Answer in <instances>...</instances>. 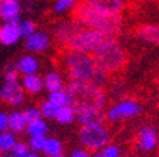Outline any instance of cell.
Listing matches in <instances>:
<instances>
[{
    "label": "cell",
    "instance_id": "obj_1",
    "mask_svg": "<svg viewBox=\"0 0 159 157\" xmlns=\"http://www.w3.org/2000/svg\"><path fill=\"white\" fill-rule=\"evenodd\" d=\"M58 62L70 79L85 81L99 86H105L109 82V76L99 68L91 54L64 48L58 57Z\"/></svg>",
    "mask_w": 159,
    "mask_h": 157
},
{
    "label": "cell",
    "instance_id": "obj_2",
    "mask_svg": "<svg viewBox=\"0 0 159 157\" xmlns=\"http://www.w3.org/2000/svg\"><path fill=\"white\" fill-rule=\"evenodd\" d=\"M66 91L70 96V105L77 113L84 111H104L109 102L105 86L85 81L70 79L66 85Z\"/></svg>",
    "mask_w": 159,
    "mask_h": 157
},
{
    "label": "cell",
    "instance_id": "obj_3",
    "mask_svg": "<svg viewBox=\"0 0 159 157\" xmlns=\"http://www.w3.org/2000/svg\"><path fill=\"white\" fill-rule=\"evenodd\" d=\"M71 19L84 28L97 30L107 37H118L124 28L122 16L102 13L84 3H80L74 9Z\"/></svg>",
    "mask_w": 159,
    "mask_h": 157
},
{
    "label": "cell",
    "instance_id": "obj_4",
    "mask_svg": "<svg viewBox=\"0 0 159 157\" xmlns=\"http://www.w3.org/2000/svg\"><path fill=\"white\" fill-rule=\"evenodd\" d=\"M93 57L108 76L118 75L128 64V52L118 37H107L94 51Z\"/></svg>",
    "mask_w": 159,
    "mask_h": 157
},
{
    "label": "cell",
    "instance_id": "obj_5",
    "mask_svg": "<svg viewBox=\"0 0 159 157\" xmlns=\"http://www.w3.org/2000/svg\"><path fill=\"white\" fill-rule=\"evenodd\" d=\"M142 112V102L135 96L126 95L107 105V108L104 109V120L109 124H119L136 119L138 116H141Z\"/></svg>",
    "mask_w": 159,
    "mask_h": 157
},
{
    "label": "cell",
    "instance_id": "obj_6",
    "mask_svg": "<svg viewBox=\"0 0 159 157\" xmlns=\"http://www.w3.org/2000/svg\"><path fill=\"white\" fill-rule=\"evenodd\" d=\"M77 140L81 147L89 150L91 153H95L107 146L109 142H112V132L107 122L81 124L77 132Z\"/></svg>",
    "mask_w": 159,
    "mask_h": 157
},
{
    "label": "cell",
    "instance_id": "obj_7",
    "mask_svg": "<svg viewBox=\"0 0 159 157\" xmlns=\"http://www.w3.org/2000/svg\"><path fill=\"white\" fill-rule=\"evenodd\" d=\"M105 38H107L105 34L99 33L97 30L81 27L78 30V33L74 36V38L71 40V43L68 44L67 48L74 50V51H80V52H87V54L93 55L94 51L101 46V43Z\"/></svg>",
    "mask_w": 159,
    "mask_h": 157
},
{
    "label": "cell",
    "instance_id": "obj_8",
    "mask_svg": "<svg viewBox=\"0 0 159 157\" xmlns=\"http://www.w3.org/2000/svg\"><path fill=\"white\" fill-rule=\"evenodd\" d=\"M159 133L152 124L145 123L139 126L134 136V149L141 154H151L158 150Z\"/></svg>",
    "mask_w": 159,
    "mask_h": 157
},
{
    "label": "cell",
    "instance_id": "obj_9",
    "mask_svg": "<svg viewBox=\"0 0 159 157\" xmlns=\"http://www.w3.org/2000/svg\"><path fill=\"white\" fill-rule=\"evenodd\" d=\"M26 92H24L21 82L19 81H3L0 82V102L9 105L11 108H19L26 101Z\"/></svg>",
    "mask_w": 159,
    "mask_h": 157
},
{
    "label": "cell",
    "instance_id": "obj_10",
    "mask_svg": "<svg viewBox=\"0 0 159 157\" xmlns=\"http://www.w3.org/2000/svg\"><path fill=\"white\" fill-rule=\"evenodd\" d=\"M81 28L80 24H77L73 19H64L58 20L53 27V38L61 48H67L71 40L74 38L78 30Z\"/></svg>",
    "mask_w": 159,
    "mask_h": 157
},
{
    "label": "cell",
    "instance_id": "obj_11",
    "mask_svg": "<svg viewBox=\"0 0 159 157\" xmlns=\"http://www.w3.org/2000/svg\"><path fill=\"white\" fill-rule=\"evenodd\" d=\"M51 44H53V37L43 30H37L36 33L24 38V48L29 54H33V55L48 51Z\"/></svg>",
    "mask_w": 159,
    "mask_h": 157
},
{
    "label": "cell",
    "instance_id": "obj_12",
    "mask_svg": "<svg viewBox=\"0 0 159 157\" xmlns=\"http://www.w3.org/2000/svg\"><path fill=\"white\" fill-rule=\"evenodd\" d=\"M134 37L148 46L159 47V24L142 23L134 28Z\"/></svg>",
    "mask_w": 159,
    "mask_h": 157
},
{
    "label": "cell",
    "instance_id": "obj_13",
    "mask_svg": "<svg viewBox=\"0 0 159 157\" xmlns=\"http://www.w3.org/2000/svg\"><path fill=\"white\" fill-rule=\"evenodd\" d=\"M81 3L93 7L98 11H102V13L118 14V16H122L126 7L125 0H81Z\"/></svg>",
    "mask_w": 159,
    "mask_h": 157
},
{
    "label": "cell",
    "instance_id": "obj_14",
    "mask_svg": "<svg viewBox=\"0 0 159 157\" xmlns=\"http://www.w3.org/2000/svg\"><path fill=\"white\" fill-rule=\"evenodd\" d=\"M21 2L20 0H3L0 2V20L3 23L21 21Z\"/></svg>",
    "mask_w": 159,
    "mask_h": 157
},
{
    "label": "cell",
    "instance_id": "obj_15",
    "mask_svg": "<svg viewBox=\"0 0 159 157\" xmlns=\"http://www.w3.org/2000/svg\"><path fill=\"white\" fill-rule=\"evenodd\" d=\"M20 82H21V86H23L26 95L39 96L41 92H44V81L39 72L31 74V75L20 76Z\"/></svg>",
    "mask_w": 159,
    "mask_h": 157
},
{
    "label": "cell",
    "instance_id": "obj_16",
    "mask_svg": "<svg viewBox=\"0 0 159 157\" xmlns=\"http://www.w3.org/2000/svg\"><path fill=\"white\" fill-rule=\"evenodd\" d=\"M16 67L20 76L31 75V74H37L40 71V61L36 55L27 52L16 61Z\"/></svg>",
    "mask_w": 159,
    "mask_h": 157
},
{
    "label": "cell",
    "instance_id": "obj_17",
    "mask_svg": "<svg viewBox=\"0 0 159 157\" xmlns=\"http://www.w3.org/2000/svg\"><path fill=\"white\" fill-rule=\"evenodd\" d=\"M21 40L19 31V24L14 23H3L0 26V44L2 46H14Z\"/></svg>",
    "mask_w": 159,
    "mask_h": 157
},
{
    "label": "cell",
    "instance_id": "obj_18",
    "mask_svg": "<svg viewBox=\"0 0 159 157\" xmlns=\"http://www.w3.org/2000/svg\"><path fill=\"white\" fill-rule=\"evenodd\" d=\"M43 81H44V91L46 92L60 91V89H64L67 85L66 76L58 71H48L43 76Z\"/></svg>",
    "mask_w": 159,
    "mask_h": 157
},
{
    "label": "cell",
    "instance_id": "obj_19",
    "mask_svg": "<svg viewBox=\"0 0 159 157\" xmlns=\"http://www.w3.org/2000/svg\"><path fill=\"white\" fill-rule=\"evenodd\" d=\"M27 120L24 118V113L21 109L13 108V111L9 112V130L16 134H21L26 132Z\"/></svg>",
    "mask_w": 159,
    "mask_h": 157
},
{
    "label": "cell",
    "instance_id": "obj_20",
    "mask_svg": "<svg viewBox=\"0 0 159 157\" xmlns=\"http://www.w3.org/2000/svg\"><path fill=\"white\" fill-rule=\"evenodd\" d=\"M77 119V112L75 109L71 106V105H66V106H61V108L57 109L56 118L54 120L58 124H63V126H68V124H73Z\"/></svg>",
    "mask_w": 159,
    "mask_h": 157
},
{
    "label": "cell",
    "instance_id": "obj_21",
    "mask_svg": "<svg viewBox=\"0 0 159 157\" xmlns=\"http://www.w3.org/2000/svg\"><path fill=\"white\" fill-rule=\"evenodd\" d=\"M81 0H54L53 3V13L57 16H63V14L73 13Z\"/></svg>",
    "mask_w": 159,
    "mask_h": 157
},
{
    "label": "cell",
    "instance_id": "obj_22",
    "mask_svg": "<svg viewBox=\"0 0 159 157\" xmlns=\"http://www.w3.org/2000/svg\"><path fill=\"white\" fill-rule=\"evenodd\" d=\"M48 130H50L48 123L43 118L27 123V128H26L27 136H47Z\"/></svg>",
    "mask_w": 159,
    "mask_h": 157
},
{
    "label": "cell",
    "instance_id": "obj_23",
    "mask_svg": "<svg viewBox=\"0 0 159 157\" xmlns=\"http://www.w3.org/2000/svg\"><path fill=\"white\" fill-rule=\"evenodd\" d=\"M75 122L81 124H88L94 122H105L104 120V111H84L77 113Z\"/></svg>",
    "mask_w": 159,
    "mask_h": 157
},
{
    "label": "cell",
    "instance_id": "obj_24",
    "mask_svg": "<svg viewBox=\"0 0 159 157\" xmlns=\"http://www.w3.org/2000/svg\"><path fill=\"white\" fill-rule=\"evenodd\" d=\"M46 99L53 103L56 108H61V106H66V105H70V96L67 94L66 88L60 89V91H53V92H47Z\"/></svg>",
    "mask_w": 159,
    "mask_h": 157
},
{
    "label": "cell",
    "instance_id": "obj_25",
    "mask_svg": "<svg viewBox=\"0 0 159 157\" xmlns=\"http://www.w3.org/2000/svg\"><path fill=\"white\" fill-rule=\"evenodd\" d=\"M64 151V143L61 139L58 137H47L46 144H44V149H43V154L46 157L50 156H54V154H58V153H63Z\"/></svg>",
    "mask_w": 159,
    "mask_h": 157
},
{
    "label": "cell",
    "instance_id": "obj_26",
    "mask_svg": "<svg viewBox=\"0 0 159 157\" xmlns=\"http://www.w3.org/2000/svg\"><path fill=\"white\" fill-rule=\"evenodd\" d=\"M17 142V134L11 130H6L0 133V154L10 153Z\"/></svg>",
    "mask_w": 159,
    "mask_h": 157
},
{
    "label": "cell",
    "instance_id": "obj_27",
    "mask_svg": "<svg viewBox=\"0 0 159 157\" xmlns=\"http://www.w3.org/2000/svg\"><path fill=\"white\" fill-rule=\"evenodd\" d=\"M2 79L3 81H19L20 79L16 61H7L3 65V68H2Z\"/></svg>",
    "mask_w": 159,
    "mask_h": 157
},
{
    "label": "cell",
    "instance_id": "obj_28",
    "mask_svg": "<svg viewBox=\"0 0 159 157\" xmlns=\"http://www.w3.org/2000/svg\"><path fill=\"white\" fill-rule=\"evenodd\" d=\"M107 94H108V98L112 99V101H116L119 98H124L126 96V86L124 85L122 82H109V86L107 89Z\"/></svg>",
    "mask_w": 159,
    "mask_h": 157
},
{
    "label": "cell",
    "instance_id": "obj_29",
    "mask_svg": "<svg viewBox=\"0 0 159 157\" xmlns=\"http://www.w3.org/2000/svg\"><path fill=\"white\" fill-rule=\"evenodd\" d=\"M39 109H40V113H41V116H43V119H46V120H54V118H56V113H57V109L53 103H50L47 99H44V101H41L39 105Z\"/></svg>",
    "mask_w": 159,
    "mask_h": 157
},
{
    "label": "cell",
    "instance_id": "obj_30",
    "mask_svg": "<svg viewBox=\"0 0 159 157\" xmlns=\"http://www.w3.org/2000/svg\"><path fill=\"white\" fill-rule=\"evenodd\" d=\"M19 31H20V36H21V38H26V37L31 36L33 33H36L37 31V24L34 20L31 19H24L21 20L19 23Z\"/></svg>",
    "mask_w": 159,
    "mask_h": 157
},
{
    "label": "cell",
    "instance_id": "obj_31",
    "mask_svg": "<svg viewBox=\"0 0 159 157\" xmlns=\"http://www.w3.org/2000/svg\"><path fill=\"white\" fill-rule=\"evenodd\" d=\"M99 153L105 157H121V156H124V150H122V147H121V144L115 143V142H109L107 146H104V147L99 150Z\"/></svg>",
    "mask_w": 159,
    "mask_h": 157
},
{
    "label": "cell",
    "instance_id": "obj_32",
    "mask_svg": "<svg viewBox=\"0 0 159 157\" xmlns=\"http://www.w3.org/2000/svg\"><path fill=\"white\" fill-rule=\"evenodd\" d=\"M48 136H29V140H27V144L31 151H39V153H43L44 144H46V140Z\"/></svg>",
    "mask_w": 159,
    "mask_h": 157
},
{
    "label": "cell",
    "instance_id": "obj_33",
    "mask_svg": "<svg viewBox=\"0 0 159 157\" xmlns=\"http://www.w3.org/2000/svg\"><path fill=\"white\" fill-rule=\"evenodd\" d=\"M30 151H31V150H30L27 142L17 140L16 144L13 146V149L10 150V154H11L13 157H27V154H29Z\"/></svg>",
    "mask_w": 159,
    "mask_h": 157
},
{
    "label": "cell",
    "instance_id": "obj_34",
    "mask_svg": "<svg viewBox=\"0 0 159 157\" xmlns=\"http://www.w3.org/2000/svg\"><path fill=\"white\" fill-rule=\"evenodd\" d=\"M23 113H24V118H26L27 123L43 118V116H41V113H40L39 106H27V108L23 109Z\"/></svg>",
    "mask_w": 159,
    "mask_h": 157
},
{
    "label": "cell",
    "instance_id": "obj_35",
    "mask_svg": "<svg viewBox=\"0 0 159 157\" xmlns=\"http://www.w3.org/2000/svg\"><path fill=\"white\" fill-rule=\"evenodd\" d=\"M67 157H93V153H91L89 150H87V149H84V147L80 146V147L71 150V153H70Z\"/></svg>",
    "mask_w": 159,
    "mask_h": 157
},
{
    "label": "cell",
    "instance_id": "obj_36",
    "mask_svg": "<svg viewBox=\"0 0 159 157\" xmlns=\"http://www.w3.org/2000/svg\"><path fill=\"white\" fill-rule=\"evenodd\" d=\"M9 130V112L0 111V133Z\"/></svg>",
    "mask_w": 159,
    "mask_h": 157
},
{
    "label": "cell",
    "instance_id": "obj_37",
    "mask_svg": "<svg viewBox=\"0 0 159 157\" xmlns=\"http://www.w3.org/2000/svg\"><path fill=\"white\" fill-rule=\"evenodd\" d=\"M37 9V3L36 0H23L21 3V10H24L26 13H33Z\"/></svg>",
    "mask_w": 159,
    "mask_h": 157
},
{
    "label": "cell",
    "instance_id": "obj_38",
    "mask_svg": "<svg viewBox=\"0 0 159 157\" xmlns=\"http://www.w3.org/2000/svg\"><path fill=\"white\" fill-rule=\"evenodd\" d=\"M27 157H46L43 153H39V151H30L27 154Z\"/></svg>",
    "mask_w": 159,
    "mask_h": 157
},
{
    "label": "cell",
    "instance_id": "obj_39",
    "mask_svg": "<svg viewBox=\"0 0 159 157\" xmlns=\"http://www.w3.org/2000/svg\"><path fill=\"white\" fill-rule=\"evenodd\" d=\"M93 157H105V156H102L99 151H95V153H93ZM121 157H126V156L124 154V156H121Z\"/></svg>",
    "mask_w": 159,
    "mask_h": 157
},
{
    "label": "cell",
    "instance_id": "obj_40",
    "mask_svg": "<svg viewBox=\"0 0 159 157\" xmlns=\"http://www.w3.org/2000/svg\"><path fill=\"white\" fill-rule=\"evenodd\" d=\"M50 157H67V154H66V153H64V151H63V153H58V154H54V156H50Z\"/></svg>",
    "mask_w": 159,
    "mask_h": 157
},
{
    "label": "cell",
    "instance_id": "obj_41",
    "mask_svg": "<svg viewBox=\"0 0 159 157\" xmlns=\"http://www.w3.org/2000/svg\"><path fill=\"white\" fill-rule=\"evenodd\" d=\"M0 157H13L10 153H6V154H0Z\"/></svg>",
    "mask_w": 159,
    "mask_h": 157
},
{
    "label": "cell",
    "instance_id": "obj_42",
    "mask_svg": "<svg viewBox=\"0 0 159 157\" xmlns=\"http://www.w3.org/2000/svg\"><path fill=\"white\" fill-rule=\"evenodd\" d=\"M156 153H158V157H159V146H158V150H156Z\"/></svg>",
    "mask_w": 159,
    "mask_h": 157
},
{
    "label": "cell",
    "instance_id": "obj_43",
    "mask_svg": "<svg viewBox=\"0 0 159 157\" xmlns=\"http://www.w3.org/2000/svg\"><path fill=\"white\" fill-rule=\"evenodd\" d=\"M142 157H148V156H142Z\"/></svg>",
    "mask_w": 159,
    "mask_h": 157
}]
</instances>
